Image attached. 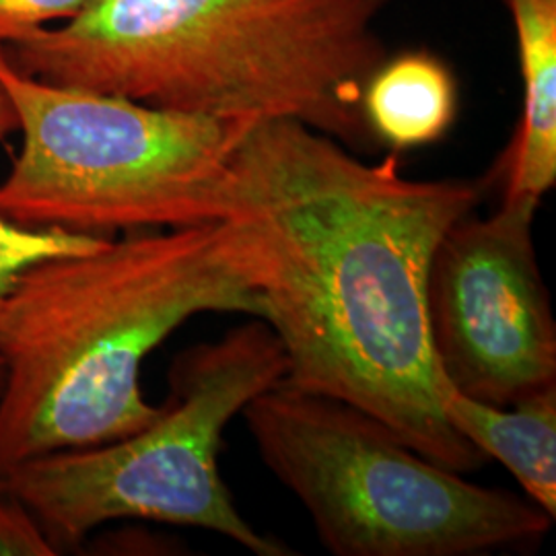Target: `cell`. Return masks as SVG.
<instances>
[{"mask_svg":"<svg viewBox=\"0 0 556 556\" xmlns=\"http://www.w3.org/2000/svg\"><path fill=\"white\" fill-rule=\"evenodd\" d=\"M374 139L408 151L445 137L457 114L452 71L429 52L383 60L367 80L361 100Z\"/></svg>","mask_w":556,"mask_h":556,"instance_id":"cell-10","label":"cell"},{"mask_svg":"<svg viewBox=\"0 0 556 556\" xmlns=\"http://www.w3.org/2000/svg\"><path fill=\"white\" fill-rule=\"evenodd\" d=\"M285 376L275 330L250 318L174 361L169 397L144 429L25 459L0 484L31 509L60 553L103 523L147 519L215 532L252 555L289 556L243 519L219 470L227 425Z\"/></svg>","mask_w":556,"mask_h":556,"instance_id":"cell-5","label":"cell"},{"mask_svg":"<svg viewBox=\"0 0 556 556\" xmlns=\"http://www.w3.org/2000/svg\"><path fill=\"white\" fill-rule=\"evenodd\" d=\"M392 0H89L2 46L29 77L213 118H291L346 147L374 137L363 89Z\"/></svg>","mask_w":556,"mask_h":556,"instance_id":"cell-3","label":"cell"},{"mask_svg":"<svg viewBox=\"0 0 556 556\" xmlns=\"http://www.w3.org/2000/svg\"><path fill=\"white\" fill-rule=\"evenodd\" d=\"M516 27L523 110L503 199H544L556 181V0H505Z\"/></svg>","mask_w":556,"mask_h":556,"instance_id":"cell-8","label":"cell"},{"mask_svg":"<svg viewBox=\"0 0 556 556\" xmlns=\"http://www.w3.org/2000/svg\"><path fill=\"white\" fill-rule=\"evenodd\" d=\"M60 555L31 509L0 484V556Z\"/></svg>","mask_w":556,"mask_h":556,"instance_id":"cell-13","label":"cell"},{"mask_svg":"<svg viewBox=\"0 0 556 556\" xmlns=\"http://www.w3.org/2000/svg\"><path fill=\"white\" fill-rule=\"evenodd\" d=\"M21 153L0 213L25 227L114 238L223 220L229 165L260 118H213L64 87L20 71L0 46Z\"/></svg>","mask_w":556,"mask_h":556,"instance_id":"cell-4","label":"cell"},{"mask_svg":"<svg viewBox=\"0 0 556 556\" xmlns=\"http://www.w3.org/2000/svg\"><path fill=\"white\" fill-rule=\"evenodd\" d=\"M241 417L332 555H486L536 542L553 526L534 501L439 466L337 397L280 381Z\"/></svg>","mask_w":556,"mask_h":556,"instance_id":"cell-6","label":"cell"},{"mask_svg":"<svg viewBox=\"0 0 556 556\" xmlns=\"http://www.w3.org/2000/svg\"><path fill=\"white\" fill-rule=\"evenodd\" d=\"M540 202L503 199L441 238L427 277V321L439 367L464 396L493 406L556 386V321L538 264Z\"/></svg>","mask_w":556,"mask_h":556,"instance_id":"cell-7","label":"cell"},{"mask_svg":"<svg viewBox=\"0 0 556 556\" xmlns=\"http://www.w3.org/2000/svg\"><path fill=\"white\" fill-rule=\"evenodd\" d=\"M13 132H20L17 108L11 100L7 87L0 83V140L7 139Z\"/></svg>","mask_w":556,"mask_h":556,"instance_id":"cell-14","label":"cell"},{"mask_svg":"<svg viewBox=\"0 0 556 556\" xmlns=\"http://www.w3.org/2000/svg\"><path fill=\"white\" fill-rule=\"evenodd\" d=\"M466 179H410L291 118H260L239 142L223 225L285 355L282 383L378 418L459 475L489 457L445 415L450 381L427 321L441 238L475 213Z\"/></svg>","mask_w":556,"mask_h":556,"instance_id":"cell-1","label":"cell"},{"mask_svg":"<svg viewBox=\"0 0 556 556\" xmlns=\"http://www.w3.org/2000/svg\"><path fill=\"white\" fill-rule=\"evenodd\" d=\"M108 239L68 233L52 227H25L0 213V309L21 273L31 264L56 256H73L98 250ZM7 367L0 353V394L4 388Z\"/></svg>","mask_w":556,"mask_h":556,"instance_id":"cell-11","label":"cell"},{"mask_svg":"<svg viewBox=\"0 0 556 556\" xmlns=\"http://www.w3.org/2000/svg\"><path fill=\"white\" fill-rule=\"evenodd\" d=\"M445 415L462 438L514 475L526 497L556 516V386L514 406H493L452 388Z\"/></svg>","mask_w":556,"mask_h":556,"instance_id":"cell-9","label":"cell"},{"mask_svg":"<svg viewBox=\"0 0 556 556\" xmlns=\"http://www.w3.org/2000/svg\"><path fill=\"white\" fill-rule=\"evenodd\" d=\"M89 0H0V46L73 20Z\"/></svg>","mask_w":556,"mask_h":556,"instance_id":"cell-12","label":"cell"},{"mask_svg":"<svg viewBox=\"0 0 556 556\" xmlns=\"http://www.w3.org/2000/svg\"><path fill=\"white\" fill-rule=\"evenodd\" d=\"M200 314L266 318L220 220L126 233L21 273L0 309V475L153 422L142 363Z\"/></svg>","mask_w":556,"mask_h":556,"instance_id":"cell-2","label":"cell"}]
</instances>
